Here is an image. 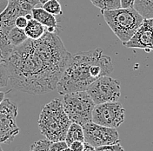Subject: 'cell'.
<instances>
[{"label":"cell","mask_w":153,"mask_h":151,"mask_svg":"<svg viewBox=\"0 0 153 151\" xmlns=\"http://www.w3.org/2000/svg\"><path fill=\"white\" fill-rule=\"evenodd\" d=\"M47 1H50V0H39V4H45V3H46Z\"/></svg>","instance_id":"obj_32"},{"label":"cell","mask_w":153,"mask_h":151,"mask_svg":"<svg viewBox=\"0 0 153 151\" xmlns=\"http://www.w3.org/2000/svg\"><path fill=\"white\" fill-rule=\"evenodd\" d=\"M8 92H10V90H8L7 92L0 91V104L3 103V101L4 100V96H5V95H6V93H8Z\"/></svg>","instance_id":"obj_30"},{"label":"cell","mask_w":153,"mask_h":151,"mask_svg":"<svg viewBox=\"0 0 153 151\" xmlns=\"http://www.w3.org/2000/svg\"><path fill=\"white\" fill-rule=\"evenodd\" d=\"M9 81V74L4 62L0 63V89L6 87Z\"/></svg>","instance_id":"obj_21"},{"label":"cell","mask_w":153,"mask_h":151,"mask_svg":"<svg viewBox=\"0 0 153 151\" xmlns=\"http://www.w3.org/2000/svg\"><path fill=\"white\" fill-rule=\"evenodd\" d=\"M0 151H4V150H3V149H2V147H1V146H0Z\"/></svg>","instance_id":"obj_34"},{"label":"cell","mask_w":153,"mask_h":151,"mask_svg":"<svg viewBox=\"0 0 153 151\" xmlns=\"http://www.w3.org/2000/svg\"><path fill=\"white\" fill-rule=\"evenodd\" d=\"M44 10H45L47 12L54 15V16H57V15H62L63 11H62V7L60 3L57 0H50L47 1L46 3H45L43 4Z\"/></svg>","instance_id":"obj_18"},{"label":"cell","mask_w":153,"mask_h":151,"mask_svg":"<svg viewBox=\"0 0 153 151\" xmlns=\"http://www.w3.org/2000/svg\"><path fill=\"white\" fill-rule=\"evenodd\" d=\"M153 30L143 19V24L137 29L133 36L129 41H127L124 45L127 48L134 49H143L146 52H151V46L152 43Z\"/></svg>","instance_id":"obj_11"},{"label":"cell","mask_w":153,"mask_h":151,"mask_svg":"<svg viewBox=\"0 0 153 151\" xmlns=\"http://www.w3.org/2000/svg\"><path fill=\"white\" fill-rule=\"evenodd\" d=\"M85 147V142L81 141H75L71 142L69 146L70 150L71 151H82Z\"/></svg>","instance_id":"obj_24"},{"label":"cell","mask_w":153,"mask_h":151,"mask_svg":"<svg viewBox=\"0 0 153 151\" xmlns=\"http://www.w3.org/2000/svg\"><path fill=\"white\" fill-rule=\"evenodd\" d=\"M8 1H12L19 4L21 7V9L26 13H30L32 8L36 7L39 4V0H8Z\"/></svg>","instance_id":"obj_19"},{"label":"cell","mask_w":153,"mask_h":151,"mask_svg":"<svg viewBox=\"0 0 153 151\" xmlns=\"http://www.w3.org/2000/svg\"><path fill=\"white\" fill-rule=\"evenodd\" d=\"M24 30L29 39L37 40L44 36V34L46 32V28L37 20L31 19L28 21Z\"/></svg>","instance_id":"obj_13"},{"label":"cell","mask_w":153,"mask_h":151,"mask_svg":"<svg viewBox=\"0 0 153 151\" xmlns=\"http://www.w3.org/2000/svg\"><path fill=\"white\" fill-rule=\"evenodd\" d=\"M135 0H120L121 8H133Z\"/></svg>","instance_id":"obj_26"},{"label":"cell","mask_w":153,"mask_h":151,"mask_svg":"<svg viewBox=\"0 0 153 151\" xmlns=\"http://www.w3.org/2000/svg\"><path fill=\"white\" fill-rule=\"evenodd\" d=\"M125 110L119 102H107L104 104H96L93 111L91 122L108 127L118 128L124 123Z\"/></svg>","instance_id":"obj_7"},{"label":"cell","mask_w":153,"mask_h":151,"mask_svg":"<svg viewBox=\"0 0 153 151\" xmlns=\"http://www.w3.org/2000/svg\"><path fill=\"white\" fill-rule=\"evenodd\" d=\"M86 92L96 104L116 102L121 95L120 83L110 76L97 78L88 87Z\"/></svg>","instance_id":"obj_6"},{"label":"cell","mask_w":153,"mask_h":151,"mask_svg":"<svg viewBox=\"0 0 153 151\" xmlns=\"http://www.w3.org/2000/svg\"><path fill=\"white\" fill-rule=\"evenodd\" d=\"M133 8L143 19H153V0H135Z\"/></svg>","instance_id":"obj_15"},{"label":"cell","mask_w":153,"mask_h":151,"mask_svg":"<svg viewBox=\"0 0 153 151\" xmlns=\"http://www.w3.org/2000/svg\"><path fill=\"white\" fill-rule=\"evenodd\" d=\"M51 142H52L49 141L48 139H43V140L37 141L30 146V151H49Z\"/></svg>","instance_id":"obj_20"},{"label":"cell","mask_w":153,"mask_h":151,"mask_svg":"<svg viewBox=\"0 0 153 151\" xmlns=\"http://www.w3.org/2000/svg\"><path fill=\"white\" fill-rule=\"evenodd\" d=\"M106 24L124 44L143 24V18L134 8L101 10Z\"/></svg>","instance_id":"obj_4"},{"label":"cell","mask_w":153,"mask_h":151,"mask_svg":"<svg viewBox=\"0 0 153 151\" xmlns=\"http://www.w3.org/2000/svg\"><path fill=\"white\" fill-rule=\"evenodd\" d=\"M62 151H71V150H70V148H69V147H67V148H65V149H64Z\"/></svg>","instance_id":"obj_33"},{"label":"cell","mask_w":153,"mask_h":151,"mask_svg":"<svg viewBox=\"0 0 153 151\" xmlns=\"http://www.w3.org/2000/svg\"><path fill=\"white\" fill-rule=\"evenodd\" d=\"M8 4V0H0V13L6 8Z\"/></svg>","instance_id":"obj_27"},{"label":"cell","mask_w":153,"mask_h":151,"mask_svg":"<svg viewBox=\"0 0 153 151\" xmlns=\"http://www.w3.org/2000/svg\"><path fill=\"white\" fill-rule=\"evenodd\" d=\"M2 62H4V56H3L2 51L0 50V63H2Z\"/></svg>","instance_id":"obj_31"},{"label":"cell","mask_w":153,"mask_h":151,"mask_svg":"<svg viewBox=\"0 0 153 151\" xmlns=\"http://www.w3.org/2000/svg\"><path fill=\"white\" fill-rule=\"evenodd\" d=\"M112 60L100 48L71 55L57 85L60 95L85 91L97 78L113 71Z\"/></svg>","instance_id":"obj_2"},{"label":"cell","mask_w":153,"mask_h":151,"mask_svg":"<svg viewBox=\"0 0 153 151\" xmlns=\"http://www.w3.org/2000/svg\"><path fill=\"white\" fill-rule=\"evenodd\" d=\"M84 130L85 142L94 148L103 145L114 144L120 142L119 135L114 128H108L90 122L82 126Z\"/></svg>","instance_id":"obj_10"},{"label":"cell","mask_w":153,"mask_h":151,"mask_svg":"<svg viewBox=\"0 0 153 151\" xmlns=\"http://www.w3.org/2000/svg\"><path fill=\"white\" fill-rule=\"evenodd\" d=\"M66 142L65 141H60V142H51L49 151H62L64 149L67 148Z\"/></svg>","instance_id":"obj_23"},{"label":"cell","mask_w":153,"mask_h":151,"mask_svg":"<svg viewBox=\"0 0 153 151\" xmlns=\"http://www.w3.org/2000/svg\"><path fill=\"white\" fill-rule=\"evenodd\" d=\"M146 21V23L152 28L153 30V19H144ZM151 50H153V38H152V46H151Z\"/></svg>","instance_id":"obj_29"},{"label":"cell","mask_w":153,"mask_h":151,"mask_svg":"<svg viewBox=\"0 0 153 151\" xmlns=\"http://www.w3.org/2000/svg\"><path fill=\"white\" fill-rule=\"evenodd\" d=\"M17 115L18 106L9 99H4L0 104V143H10L19 135Z\"/></svg>","instance_id":"obj_9"},{"label":"cell","mask_w":153,"mask_h":151,"mask_svg":"<svg viewBox=\"0 0 153 151\" xmlns=\"http://www.w3.org/2000/svg\"><path fill=\"white\" fill-rule=\"evenodd\" d=\"M26 13L21 7L12 1H8L6 8L0 13V50L5 58L9 56L13 50L10 44L8 34L10 30L15 26V20L19 16H25Z\"/></svg>","instance_id":"obj_8"},{"label":"cell","mask_w":153,"mask_h":151,"mask_svg":"<svg viewBox=\"0 0 153 151\" xmlns=\"http://www.w3.org/2000/svg\"><path fill=\"white\" fill-rule=\"evenodd\" d=\"M8 39H9L10 44L13 47H16L22 44L24 42H25L28 38L25 35L24 29H20L14 26L10 30L9 34H8Z\"/></svg>","instance_id":"obj_16"},{"label":"cell","mask_w":153,"mask_h":151,"mask_svg":"<svg viewBox=\"0 0 153 151\" xmlns=\"http://www.w3.org/2000/svg\"><path fill=\"white\" fill-rule=\"evenodd\" d=\"M62 104L71 123L83 126L91 122L95 104L86 90L63 95Z\"/></svg>","instance_id":"obj_5"},{"label":"cell","mask_w":153,"mask_h":151,"mask_svg":"<svg viewBox=\"0 0 153 151\" xmlns=\"http://www.w3.org/2000/svg\"><path fill=\"white\" fill-rule=\"evenodd\" d=\"M93 5L101 10H109L121 8L120 0H90Z\"/></svg>","instance_id":"obj_17"},{"label":"cell","mask_w":153,"mask_h":151,"mask_svg":"<svg viewBox=\"0 0 153 151\" xmlns=\"http://www.w3.org/2000/svg\"><path fill=\"white\" fill-rule=\"evenodd\" d=\"M28 23L27 19L25 16H19L15 20V26L20 29H25Z\"/></svg>","instance_id":"obj_25"},{"label":"cell","mask_w":153,"mask_h":151,"mask_svg":"<svg viewBox=\"0 0 153 151\" xmlns=\"http://www.w3.org/2000/svg\"><path fill=\"white\" fill-rule=\"evenodd\" d=\"M95 151H124V150L121 146V144L117 142L114 144H108V145L97 147L95 148Z\"/></svg>","instance_id":"obj_22"},{"label":"cell","mask_w":153,"mask_h":151,"mask_svg":"<svg viewBox=\"0 0 153 151\" xmlns=\"http://www.w3.org/2000/svg\"><path fill=\"white\" fill-rule=\"evenodd\" d=\"M30 13H31L32 19L37 20L46 29H58V21L55 18V16L47 12L45 10L40 7L39 8L34 7L32 8Z\"/></svg>","instance_id":"obj_12"},{"label":"cell","mask_w":153,"mask_h":151,"mask_svg":"<svg viewBox=\"0 0 153 151\" xmlns=\"http://www.w3.org/2000/svg\"><path fill=\"white\" fill-rule=\"evenodd\" d=\"M82 151H95V148L93 146L85 142V147H84V150Z\"/></svg>","instance_id":"obj_28"},{"label":"cell","mask_w":153,"mask_h":151,"mask_svg":"<svg viewBox=\"0 0 153 151\" xmlns=\"http://www.w3.org/2000/svg\"><path fill=\"white\" fill-rule=\"evenodd\" d=\"M71 55L57 33L46 31L39 39L28 38L4 60L10 84L29 94L51 92L57 89Z\"/></svg>","instance_id":"obj_1"},{"label":"cell","mask_w":153,"mask_h":151,"mask_svg":"<svg viewBox=\"0 0 153 151\" xmlns=\"http://www.w3.org/2000/svg\"><path fill=\"white\" fill-rule=\"evenodd\" d=\"M71 120L64 110L62 101L58 98L44 106L38 118L41 134L51 142L65 141Z\"/></svg>","instance_id":"obj_3"},{"label":"cell","mask_w":153,"mask_h":151,"mask_svg":"<svg viewBox=\"0 0 153 151\" xmlns=\"http://www.w3.org/2000/svg\"><path fill=\"white\" fill-rule=\"evenodd\" d=\"M75 141L85 142L84 130L81 125L75 123H71L67 130L65 142H66L67 146L69 147L71 142H75Z\"/></svg>","instance_id":"obj_14"}]
</instances>
